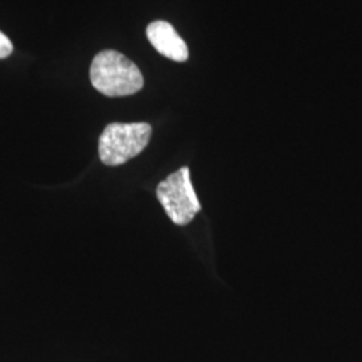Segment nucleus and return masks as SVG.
I'll use <instances>...</instances> for the list:
<instances>
[{"instance_id": "f257e3e1", "label": "nucleus", "mask_w": 362, "mask_h": 362, "mask_svg": "<svg viewBox=\"0 0 362 362\" xmlns=\"http://www.w3.org/2000/svg\"><path fill=\"white\" fill-rule=\"evenodd\" d=\"M91 85L106 97H127L141 90L140 69L124 54L115 50L98 52L90 66Z\"/></svg>"}, {"instance_id": "f03ea898", "label": "nucleus", "mask_w": 362, "mask_h": 362, "mask_svg": "<svg viewBox=\"0 0 362 362\" xmlns=\"http://www.w3.org/2000/svg\"><path fill=\"white\" fill-rule=\"evenodd\" d=\"M151 136L152 127L146 122L109 124L100 137V158L109 167L122 165L143 152Z\"/></svg>"}, {"instance_id": "7ed1b4c3", "label": "nucleus", "mask_w": 362, "mask_h": 362, "mask_svg": "<svg viewBox=\"0 0 362 362\" xmlns=\"http://www.w3.org/2000/svg\"><path fill=\"white\" fill-rule=\"evenodd\" d=\"M156 194L169 219L177 226L189 224L202 208L194 192L188 167H182L161 181Z\"/></svg>"}, {"instance_id": "20e7f679", "label": "nucleus", "mask_w": 362, "mask_h": 362, "mask_svg": "<svg viewBox=\"0 0 362 362\" xmlns=\"http://www.w3.org/2000/svg\"><path fill=\"white\" fill-rule=\"evenodd\" d=\"M146 37L156 50L169 59L175 62H185L188 59L189 52L187 43L168 22H152L146 28Z\"/></svg>"}, {"instance_id": "39448f33", "label": "nucleus", "mask_w": 362, "mask_h": 362, "mask_svg": "<svg viewBox=\"0 0 362 362\" xmlns=\"http://www.w3.org/2000/svg\"><path fill=\"white\" fill-rule=\"evenodd\" d=\"M13 43L7 35L0 31V59L7 58L13 52Z\"/></svg>"}]
</instances>
